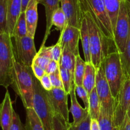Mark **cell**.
<instances>
[{
	"label": "cell",
	"instance_id": "obj_1",
	"mask_svg": "<svg viewBox=\"0 0 130 130\" xmlns=\"http://www.w3.org/2000/svg\"><path fill=\"white\" fill-rule=\"evenodd\" d=\"M81 5L83 16L85 17L88 22L90 35V47L91 62L96 70L102 66L104 58L109 53L118 51L114 42L107 39L93 19L90 11Z\"/></svg>",
	"mask_w": 130,
	"mask_h": 130
},
{
	"label": "cell",
	"instance_id": "obj_2",
	"mask_svg": "<svg viewBox=\"0 0 130 130\" xmlns=\"http://www.w3.org/2000/svg\"><path fill=\"white\" fill-rule=\"evenodd\" d=\"M11 85L22 101L25 108H33L34 97V73L31 67L14 59L11 75Z\"/></svg>",
	"mask_w": 130,
	"mask_h": 130
},
{
	"label": "cell",
	"instance_id": "obj_3",
	"mask_svg": "<svg viewBox=\"0 0 130 130\" xmlns=\"http://www.w3.org/2000/svg\"><path fill=\"white\" fill-rule=\"evenodd\" d=\"M102 66L115 99L127 79L122 65L120 54L118 51L109 53L104 58Z\"/></svg>",
	"mask_w": 130,
	"mask_h": 130
},
{
	"label": "cell",
	"instance_id": "obj_4",
	"mask_svg": "<svg viewBox=\"0 0 130 130\" xmlns=\"http://www.w3.org/2000/svg\"><path fill=\"white\" fill-rule=\"evenodd\" d=\"M34 87L33 108L40 119L44 130H53V119L55 112L50 101L47 90L42 87L40 81L34 75Z\"/></svg>",
	"mask_w": 130,
	"mask_h": 130
},
{
	"label": "cell",
	"instance_id": "obj_5",
	"mask_svg": "<svg viewBox=\"0 0 130 130\" xmlns=\"http://www.w3.org/2000/svg\"><path fill=\"white\" fill-rule=\"evenodd\" d=\"M14 59V47L11 36L8 33H0V85L6 89L11 85Z\"/></svg>",
	"mask_w": 130,
	"mask_h": 130
},
{
	"label": "cell",
	"instance_id": "obj_6",
	"mask_svg": "<svg viewBox=\"0 0 130 130\" xmlns=\"http://www.w3.org/2000/svg\"><path fill=\"white\" fill-rule=\"evenodd\" d=\"M80 3L90 11L93 20L105 36L114 42L112 25L104 0H80Z\"/></svg>",
	"mask_w": 130,
	"mask_h": 130
},
{
	"label": "cell",
	"instance_id": "obj_7",
	"mask_svg": "<svg viewBox=\"0 0 130 130\" xmlns=\"http://www.w3.org/2000/svg\"><path fill=\"white\" fill-rule=\"evenodd\" d=\"M130 33V14L122 0L116 25L114 30V43L119 54L124 52Z\"/></svg>",
	"mask_w": 130,
	"mask_h": 130
},
{
	"label": "cell",
	"instance_id": "obj_8",
	"mask_svg": "<svg viewBox=\"0 0 130 130\" xmlns=\"http://www.w3.org/2000/svg\"><path fill=\"white\" fill-rule=\"evenodd\" d=\"M14 47L15 59L20 63L31 67L37 52L34 38L29 35L22 38H15Z\"/></svg>",
	"mask_w": 130,
	"mask_h": 130
},
{
	"label": "cell",
	"instance_id": "obj_9",
	"mask_svg": "<svg viewBox=\"0 0 130 130\" xmlns=\"http://www.w3.org/2000/svg\"><path fill=\"white\" fill-rule=\"evenodd\" d=\"M95 87L100 98L102 108L107 113L114 115L115 99L112 94L102 66L97 70Z\"/></svg>",
	"mask_w": 130,
	"mask_h": 130
},
{
	"label": "cell",
	"instance_id": "obj_10",
	"mask_svg": "<svg viewBox=\"0 0 130 130\" xmlns=\"http://www.w3.org/2000/svg\"><path fill=\"white\" fill-rule=\"evenodd\" d=\"M130 107V78H127L115 98L114 117L118 126L123 122Z\"/></svg>",
	"mask_w": 130,
	"mask_h": 130
},
{
	"label": "cell",
	"instance_id": "obj_11",
	"mask_svg": "<svg viewBox=\"0 0 130 130\" xmlns=\"http://www.w3.org/2000/svg\"><path fill=\"white\" fill-rule=\"evenodd\" d=\"M47 93L55 113L60 115L67 122H69V110L67 106L68 94L64 89L53 88Z\"/></svg>",
	"mask_w": 130,
	"mask_h": 130
},
{
	"label": "cell",
	"instance_id": "obj_12",
	"mask_svg": "<svg viewBox=\"0 0 130 130\" xmlns=\"http://www.w3.org/2000/svg\"><path fill=\"white\" fill-rule=\"evenodd\" d=\"M81 39L80 29L76 27L67 25L60 32L58 42L63 48H67L76 56H79V41Z\"/></svg>",
	"mask_w": 130,
	"mask_h": 130
},
{
	"label": "cell",
	"instance_id": "obj_13",
	"mask_svg": "<svg viewBox=\"0 0 130 130\" xmlns=\"http://www.w3.org/2000/svg\"><path fill=\"white\" fill-rule=\"evenodd\" d=\"M60 4L67 17L68 25L80 29L83 18L80 0H60Z\"/></svg>",
	"mask_w": 130,
	"mask_h": 130
},
{
	"label": "cell",
	"instance_id": "obj_14",
	"mask_svg": "<svg viewBox=\"0 0 130 130\" xmlns=\"http://www.w3.org/2000/svg\"><path fill=\"white\" fill-rule=\"evenodd\" d=\"M14 110L9 92L6 91L0 108V123L2 130H8L12 122Z\"/></svg>",
	"mask_w": 130,
	"mask_h": 130
},
{
	"label": "cell",
	"instance_id": "obj_15",
	"mask_svg": "<svg viewBox=\"0 0 130 130\" xmlns=\"http://www.w3.org/2000/svg\"><path fill=\"white\" fill-rule=\"evenodd\" d=\"M71 101V107L70 112H71L73 117V122L74 124H78L83 121H85L89 115V110L86 108H83L77 101L76 93V85L74 83L72 85V89L70 93Z\"/></svg>",
	"mask_w": 130,
	"mask_h": 130
},
{
	"label": "cell",
	"instance_id": "obj_16",
	"mask_svg": "<svg viewBox=\"0 0 130 130\" xmlns=\"http://www.w3.org/2000/svg\"><path fill=\"white\" fill-rule=\"evenodd\" d=\"M38 3L43 5L44 6V9H45L46 20V31L41 44V46H44L45 45L47 39L49 37L50 34L51 33V29L53 26V25H52L53 14L57 9L60 7V0H38Z\"/></svg>",
	"mask_w": 130,
	"mask_h": 130
},
{
	"label": "cell",
	"instance_id": "obj_17",
	"mask_svg": "<svg viewBox=\"0 0 130 130\" xmlns=\"http://www.w3.org/2000/svg\"><path fill=\"white\" fill-rule=\"evenodd\" d=\"M38 0H30L25 11L28 35L34 38L38 20Z\"/></svg>",
	"mask_w": 130,
	"mask_h": 130
},
{
	"label": "cell",
	"instance_id": "obj_18",
	"mask_svg": "<svg viewBox=\"0 0 130 130\" xmlns=\"http://www.w3.org/2000/svg\"><path fill=\"white\" fill-rule=\"evenodd\" d=\"M22 0H8L7 33L11 36L15 24L22 13Z\"/></svg>",
	"mask_w": 130,
	"mask_h": 130
},
{
	"label": "cell",
	"instance_id": "obj_19",
	"mask_svg": "<svg viewBox=\"0 0 130 130\" xmlns=\"http://www.w3.org/2000/svg\"><path fill=\"white\" fill-rule=\"evenodd\" d=\"M80 35H81L82 47L83 50L84 56H85V61L86 62H91L88 25L87 20L85 17H83L82 22H81V28H80Z\"/></svg>",
	"mask_w": 130,
	"mask_h": 130
},
{
	"label": "cell",
	"instance_id": "obj_20",
	"mask_svg": "<svg viewBox=\"0 0 130 130\" xmlns=\"http://www.w3.org/2000/svg\"><path fill=\"white\" fill-rule=\"evenodd\" d=\"M96 72L97 70L92 62H86L83 85L87 90L89 94L96 85Z\"/></svg>",
	"mask_w": 130,
	"mask_h": 130
},
{
	"label": "cell",
	"instance_id": "obj_21",
	"mask_svg": "<svg viewBox=\"0 0 130 130\" xmlns=\"http://www.w3.org/2000/svg\"><path fill=\"white\" fill-rule=\"evenodd\" d=\"M101 103L96 91V87L89 94V113L93 119H99L101 110Z\"/></svg>",
	"mask_w": 130,
	"mask_h": 130
},
{
	"label": "cell",
	"instance_id": "obj_22",
	"mask_svg": "<svg viewBox=\"0 0 130 130\" xmlns=\"http://www.w3.org/2000/svg\"><path fill=\"white\" fill-rule=\"evenodd\" d=\"M25 111H26V122L25 126L26 129L44 130L43 124L34 108H25Z\"/></svg>",
	"mask_w": 130,
	"mask_h": 130
},
{
	"label": "cell",
	"instance_id": "obj_23",
	"mask_svg": "<svg viewBox=\"0 0 130 130\" xmlns=\"http://www.w3.org/2000/svg\"><path fill=\"white\" fill-rule=\"evenodd\" d=\"M104 1L107 11L111 21L114 31L118 20L122 0H104Z\"/></svg>",
	"mask_w": 130,
	"mask_h": 130
},
{
	"label": "cell",
	"instance_id": "obj_24",
	"mask_svg": "<svg viewBox=\"0 0 130 130\" xmlns=\"http://www.w3.org/2000/svg\"><path fill=\"white\" fill-rule=\"evenodd\" d=\"M76 56L71 52L68 48H63L62 58L60 65L68 70L74 77L75 64H76Z\"/></svg>",
	"mask_w": 130,
	"mask_h": 130
},
{
	"label": "cell",
	"instance_id": "obj_25",
	"mask_svg": "<svg viewBox=\"0 0 130 130\" xmlns=\"http://www.w3.org/2000/svg\"><path fill=\"white\" fill-rule=\"evenodd\" d=\"M86 62L79 56H76L74 71V82L76 85H83Z\"/></svg>",
	"mask_w": 130,
	"mask_h": 130
},
{
	"label": "cell",
	"instance_id": "obj_26",
	"mask_svg": "<svg viewBox=\"0 0 130 130\" xmlns=\"http://www.w3.org/2000/svg\"><path fill=\"white\" fill-rule=\"evenodd\" d=\"M27 35H28V32L25 12H22L15 24L11 37L14 38H22Z\"/></svg>",
	"mask_w": 130,
	"mask_h": 130
},
{
	"label": "cell",
	"instance_id": "obj_27",
	"mask_svg": "<svg viewBox=\"0 0 130 130\" xmlns=\"http://www.w3.org/2000/svg\"><path fill=\"white\" fill-rule=\"evenodd\" d=\"M52 25L55 26L57 30L62 32L68 25L67 19L62 8L59 7L55 11L52 17Z\"/></svg>",
	"mask_w": 130,
	"mask_h": 130
},
{
	"label": "cell",
	"instance_id": "obj_28",
	"mask_svg": "<svg viewBox=\"0 0 130 130\" xmlns=\"http://www.w3.org/2000/svg\"><path fill=\"white\" fill-rule=\"evenodd\" d=\"M60 73L61 78H62V83H63V89L67 94H70V93L72 89V85L74 82V77L72 76L71 73L62 67V66H59Z\"/></svg>",
	"mask_w": 130,
	"mask_h": 130
},
{
	"label": "cell",
	"instance_id": "obj_29",
	"mask_svg": "<svg viewBox=\"0 0 130 130\" xmlns=\"http://www.w3.org/2000/svg\"><path fill=\"white\" fill-rule=\"evenodd\" d=\"M122 65L127 78H130V33L124 52L120 54Z\"/></svg>",
	"mask_w": 130,
	"mask_h": 130
},
{
	"label": "cell",
	"instance_id": "obj_30",
	"mask_svg": "<svg viewBox=\"0 0 130 130\" xmlns=\"http://www.w3.org/2000/svg\"><path fill=\"white\" fill-rule=\"evenodd\" d=\"M8 0H0V33H7Z\"/></svg>",
	"mask_w": 130,
	"mask_h": 130
},
{
	"label": "cell",
	"instance_id": "obj_31",
	"mask_svg": "<svg viewBox=\"0 0 130 130\" xmlns=\"http://www.w3.org/2000/svg\"><path fill=\"white\" fill-rule=\"evenodd\" d=\"M69 123L60 115L55 113L53 119V130H69Z\"/></svg>",
	"mask_w": 130,
	"mask_h": 130
},
{
	"label": "cell",
	"instance_id": "obj_32",
	"mask_svg": "<svg viewBox=\"0 0 130 130\" xmlns=\"http://www.w3.org/2000/svg\"><path fill=\"white\" fill-rule=\"evenodd\" d=\"M76 93L83 101L85 108L89 109V93L87 90L83 85H76Z\"/></svg>",
	"mask_w": 130,
	"mask_h": 130
},
{
	"label": "cell",
	"instance_id": "obj_33",
	"mask_svg": "<svg viewBox=\"0 0 130 130\" xmlns=\"http://www.w3.org/2000/svg\"><path fill=\"white\" fill-rule=\"evenodd\" d=\"M90 122L91 117L89 115L85 121L78 124H74L72 122H69L68 124L69 130H90Z\"/></svg>",
	"mask_w": 130,
	"mask_h": 130
},
{
	"label": "cell",
	"instance_id": "obj_34",
	"mask_svg": "<svg viewBox=\"0 0 130 130\" xmlns=\"http://www.w3.org/2000/svg\"><path fill=\"white\" fill-rule=\"evenodd\" d=\"M8 130H27L25 126H24L20 120L19 115L14 110L12 122Z\"/></svg>",
	"mask_w": 130,
	"mask_h": 130
},
{
	"label": "cell",
	"instance_id": "obj_35",
	"mask_svg": "<svg viewBox=\"0 0 130 130\" xmlns=\"http://www.w3.org/2000/svg\"><path fill=\"white\" fill-rule=\"evenodd\" d=\"M62 52H63V47L60 42L58 41L55 45L52 46V57L53 60L57 61L59 64L62 58Z\"/></svg>",
	"mask_w": 130,
	"mask_h": 130
},
{
	"label": "cell",
	"instance_id": "obj_36",
	"mask_svg": "<svg viewBox=\"0 0 130 130\" xmlns=\"http://www.w3.org/2000/svg\"><path fill=\"white\" fill-rule=\"evenodd\" d=\"M49 76L51 79V81H52L53 88H62V89H63V83H62L59 69L57 70L56 71H55V72H53V73L49 75Z\"/></svg>",
	"mask_w": 130,
	"mask_h": 130
},
{
	"label": "cell",
	"instance_id": "obj_37",
	"mask_svg": "<svg viewBox=\"0 0 130 130\" xmlns=\"http://www.w3.org/2000/svg\"><path fill=\"white\" fill-rule=\"evenodd\" d=\"M37 55L46 57L47 58L53 60V57H52V46H49V47H46L45 45L41 46L38 52Z\"/></svg>",
	"mask_w": 130,
	"mask_h": 130
},
{
	"label": "cell",
	"instance_id": "obj_38",
	"mask_svg": "<svg viewBox=\"0 0 130 130\" xmlns=\"http://www.w3.org/2000/svg\"><path fill=\"white\" fill-rule=\"evenodd\" d=\"M50 61L51 59L47 58V57L36 55V56L34 58V61H33L32 63L38 65V66H40V67H41L42 68H43L44 70Z\"/></svg>",
	"mask_w": 130,
	"mask_h": 130
},
{
	"label": "cell",
	"instance_id": "obj_39",
	"mask_svg": "<svg viewBox=\"0 0 130 130\" xmlns=\"http://www.w3.org/2000/svg\"><path fill=\"white\" fill-rule=\"evenodd\" d=\"M39 81H40L42 87L47 91H50L53 88L51 79L50 78L49 75L48 74H45Z\"/></svg>",
	"mask_w": 130,
	"mask_h": 130
},
{
	"label": "cell",
	"instance_id": "obj_40",
	"mask_svg": "<svg viewBox=\"0 0 130 130\" xmlns=\"http://www.w3.org/2000/svg\"><path fill=\"white\" fill-rule=\"evenodd\" d=\"M31 68L32 70L33 73H34V76H35L39 80H40L41 79V78L46 74L45 70L43 68H42L41 67L38 66V65L36 64H32Z\"/></svg>",
	"mask_w": 130,
	"mask_h": 130
},
{
	"label": "cell",
	"instance_id": "obj_41",
	"mask_svg": "<svg viewBox=\"0 0 130 130\" xmlns=\"http://www.w3.org/2000/svg\"><path fill=\"white\" fill-rule=\"evenodd\" d=\"M60 64L57 62V61H54V60H51L45 68L44 70H45L46 74L48 75H50V74L53 73V72L57 71V70L59 69Z\"/></svg>",
	"mask_w": 130,
	"mask_h": 130
},
{
	"label": "cell",
	"instance_id": "obj_42",
	"mask_svg": "<svg viewBox=\"0 0 130 130\" xmlns=\"http://www.w3.org/2000/svg\"><path fill=\"white\" fill-rule=\"evenodd\" d=\"M118 130H130V119L127 114L123 122L118 126Z\"/></svg>",
	"mask_w": 130,
	"mask_h": 130
},
{
	"label": "cell",
	"instance_id": "obj_43",
	"mask_svg": "<svg viewBox=\"0 0 130 130\" xmlns=\"http://www.w3.org/2000/svg\"><path fill=\"white\" fill-rule=\"evenodd\" d=\"M90 130H101L99 121L97 119H91L90 122Z\"/></svg>",
	"mask_w": 130,
	"mask_h": 130
},
{
	"label": "cell",
	"instance_id": "obj_44",
	"mask_svg": "<svg viewBox=\"0 0 130 130\" xmlns=\"http://www.w3.org/2000/svg\"><path fill=\"white\" fill-rule=\"evenodd\" d=\"M30 0H22V12H25V10L27 8L28 4Z\"/></svg>",
	"mask_w": 130,
	"mask_h": 130
},
{
	"label": "cell",
	"instance_id": "obj_45",
	"mask_svg": "<svg viewBox=\"0 0 130 130\" xmlns=\"http://www.w3.org/2000/svg\"><path fill=\"white\" fill-rule=\"evenodd\" d=\"M124 1L126 4V6L127 8H128V11H129V13L130 14V0H123Z\"/></svg>",
	"mask_w": 130,
	"mask_h": 130
},
{
	"label": "cell",
	"instance_id": "obj_46",
	"mask_svg": "<svg viewBox=\"0 0 130 130\" xmlns=\"http://www.w3.org/2000/svg\"><path fill=\"white\" fill-rule=\"evenodd\" d=\"M127 115H128V116L129 117V119H130V107H129V109H128V112H127Z\"/></svg>",
	"mask_w": 130,
	"mask_h": 130
}]
</instances>
